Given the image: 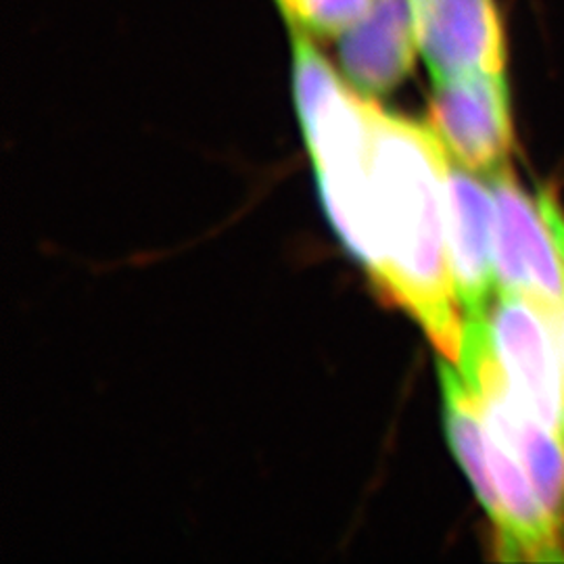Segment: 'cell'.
Here are the masks:
<instances>
[{
  "instance_id": "cell-1",
  "label": "cell",
  "mask_w": 564,
  "mask_h": 564,
  "mask_svg": "<svg viewBox=\"0 0 564 564\" xmlns=\"http://www.w3.org/2000/svg\"><path fill=\"white\" fill-rule=\"evenodd\" d=\"M444 142L429 123L375 105L370 182L383 253L375 286L402 307L449 362H460L464 323L449 265Z\"/></svg>"
},
{
  "instance_id": "cell-2",
  "label": "cell",
  "mask_w": 564,
  "mask_h": 564,
  "mask_svg": "<svg viewBox=\"0 0 564 564\" xmlns=\"http://www.w3.org/2000/svg\"><path fill=\"white\" fill-rule=\"evenodd\" d=\"M498 289L514 291L564 318V212L547 193L531 195L510 165L489 174Z\"/></svg>"
},
{
  "instance_id": "cell-3",
  "label": "cell",
  "mask_w": 564,
  "mask_h": 564,
  "mask_svg": "<svg viewBox=\"0 0 564 564\" xmlns=\"http://www.w3.org/2000/svg\"><path fill=\"white\" fill-rule=\"evenodd\" d=\"M458 366L479 400L487 431L523 466L552 517L564 527V440L533 414L506 379L487 321H464Z\"/></svg>"
},
{
  "instance_id": "cell-4",
  "label": "cell",
  "mask_w": 564,
  "mask_h": 564,
  "mask_svg": "<svg viewBox=\"0 0 564 564\" xmlns=\"http://www.w3.org/2000/svg\"><path fill=\"white\" fill-rule=\"evenodd\" d=\"M487 324L506 379L564 440V318L521 293L498 289Z\"/></svg>"
},
{
  "instance_id": "cell-5",
  "label": "cell",
  "mask_w": 564,
  "mask_h": 564,
  "mask_svg": "<svg viewBox=\"0 0 564 564\" xmlns=\"http://www.w3.org/2000/svg\"><path fill=\"white\" fill-rule=\"evenodd\" d=\"M429 126L452 160L477 174L508 165L514 147L505 74H463L433 80Z\"/></svg>"
},
{
  "instance_id": "cell-6",
  "label": "cell",
  "mask_w": 564,
  "mask_h": 564,
  "mask_svg": "<svg viewBox=\"0 0 564 564\" xmlns=\"http://www.w3.org/2000/svg\"><path fill=\"white\" fill-rule=\"evenodd\" d=\"M494 193L477 172L449 158L447 239L456 295L466 321H487L498 286L494 241Z\"/></svg>"
},
{
  "instance_id": "cell-7",
  "label": "cell",
  "mask_w": 564,
  "mask_h": 564,
  "mask_svg": "<svg viewBox=\"0 0 564 564\" xmlns=\"http://www.w3.org/2000/svg\"><path fill=\"white\" fill-rule=\"evenodd\" d=\"M419 51L433 80L505 74V36L494 0H410Z\"/></svg>"
},
{
  "instance_id": "cell-8",
  "label": "cell",
  "mask_w": 564,
  "mask_h": 564,
  "mask_svg": "<svg viewBox=\"0 0 564 564\" xmlns=\"http://www.w3.org/2000/svg\"><path fill=\"white\" fill-rule=\"evenodd\" d=\"M410 0H372L362 20L343 32V72L364 97H384L402 84L416 59Z\"/></svg>"
},
{
  "instance_id": "cell-9",
  "label": "cell",
  "mask_w": 564,
  "mask_h": 564,
  "mask_svg": "<svg viewBox=\"0 0 564 564\" xmlns=\"http://www.w3.org/2000/svg\"><path fill=\"white\" fill-rule=\"evenodd\" d=\"M297 28L318 36L343 34L370 9L372 0H279Z\"/></svg>"
}]
</instances>
